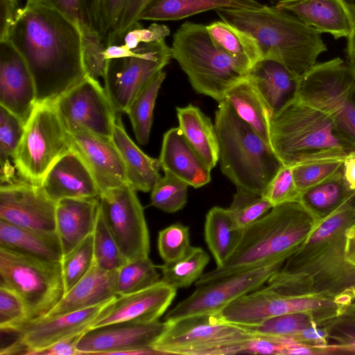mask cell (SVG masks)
Wrapping results in <instances>:
<instances>
[{"label": "cell", "mask_w": 355, "mask_h": 355, "mask_svg": "<svg viewBox=\"0 0 355 355\" xmlns=\"http://www.w3.org/2000/svg\"><path fill=\"white\" fill-rule=\"evenodd\" d=\"M261 196L273 207L286 202L300 201L301 193L294 181L293 167L282 165Z\"/></svg>", "instance_id": "cell-49"}, {"label": "cell", "mask_w": 355, "mask_h": 355, "mask_svg": "<svg viewBox=\"0 0 355 355\" xmlns=\"http://www.w3.org/2000/svg\"><path fill=\"white\" fill-rule=\"evenodd\" d=\"M342 315L331 311L299 312L272 317L250 324H234L254 336L286 338L304 329L324 326Z\"/></svg>", "instance_id": "cell-34"}, {"label": "cell", "mask_w": 355, "mask_h": 355, "mask_svg": "<svg viewBox=\"0 0 355 355\" xmlns=\"http://www.w3.org/2000/svg\"><path fill=\"white\" fill-rule=\"evenodd\" d=\"M214 124L222 173L236 187L262 195L282 166L271 146L225 99L218 103Z\"/></svg>", "instance_id": "cell-6"}, {"label": "cell", "mask_w": 355, "mask_h": 355, "mask_svg": "<svg viewBox=\"0 0 355 355\" xmlns=\"http://www.w3.org/2000/svg\"><path fill=\"white\" fill-rule=\"evenodd\" d=\"M209 259L205 250L192 246L182 258L157 267L162 271V281L176 289L183 288L190 286L201 277Z\"/></svg>", "instance_id": "cell-41"}, {"label": "cell", "mask_w": 355, "mask_h": 355, "mask_svg": "<svg viewBox=\"0 0 355 355\" xmlns=\"http://www.w3.org/2000/svg\"><path fill=\"white\" fill-rule=\"evenodd\" d=\"M248 76L273 115L294 95L297 78L275 60L261 59L249 71Z\"/></svg>", "instance_id": "cell-32"}, {"label": "cell", "mask_w": 355, "mask_h": 355, "mask_svg": "<svg viewBox=\"0 0 355 355\" xmlns=\"http://www.w3.org/2000/svg\"><path fill=\"white\" fill-rule=\"evenodd\" d=\"M20 8L18 0H0V41L8 40Z\"/></svg>", "instance_id": "cell-56"}, {"label": "cell", "mask_w": 355, "mask_h": 355, "mask_svg": "<svg viewBox=\"0 0 355 355\" xmlns=\"http://www.w3.org/2000/svg\"><path fill=\"white\" fill-rule=\"evenodd\" d=\"M270 146L282 165L320 160L344 161L355 145L326 114L293 96L274 114Z\"/></svg>", "instance_id": "cell-5"}, {"label": "cell", "mask_w": 355, "mask_h": 355, "mask_svg": "<svg viewBox=\"0 0 355 355\" xmlns=\"http://www.w3.org/2000/svg\"><path fill=\"white\" fill-rule=\"evenodd\" d=\"M159 161L164 172L171 173L193 188L202 187L211 181V169L188 143L179 127L164 133Z\"/></svg>", "instance_id": "cell-24"}, {"label": "cell", "mask_w": 355, "mask_h": 355, "mask_svg": "<svg viewBox=\"0 0 355 355\" xmlns=\"http://www.w3.org/2000/svg\"><path fill=\"white\" fill-rule=\"evenodd\" d=\"M189 185L171 173L164 172L153 187L150 193L152 205L167 212L175 213L187 203Z\"/></svg>", "instance_id": "cell-46"}, {"label": "cell", "mask_w": 355, "mask_h": 355, "mask_svg": "<svg viewBox=\"0 0 355 355\" xmlns=\"http://www.w3.org/2000/svg\"><path fill=\"white\" fill-rule=\"evenodd\" d=\"M225 100L237 115L270 145L273 114L248 76L227 92Z\"/></svg>", "instance_id": "cell-33"}, {"label": "cell", "mask_w": 355, "mask_h": 355, "mask_svg": "<svg viewBox=\"0 0 355 355\" xmlns=\"http://www.w3.org/2000/svg\"><path fill=\"white\" fill-rule=\"evenodd\" d=\"M127 0H103L105 34L108 36L114 31Z\"/></svg>", "instance_id": "cell-57"}, {"label": "cell", "mask_w": 355, "mask_h": 355, "mask_svg": "<svg viewBox=\"0 0 355 355\" xmlns=\"http://www.w3.org/2000/svg\"><path fill=\"white\" fill-rule=\"evenodd\" d=\"M25 123L17 116L0 105V164L1 185L21 180L15 175L10 159L15 158L22 139Z\"/></svg>", "instance_id": "cell-40"}, {"label": "cell", "mask_w": 355, "mask_h": 355, "mask_svg": "<svg viewBox=\"0 0 355 355\" xmlns=\"http://www.w3.org/2000/svg\"><path fill=\"white\" fill-rule=\"evenodd\" d=\"M176 293V288L161 279L143 290L118 296L109 313L92 329L120 322L150 323L159 320Z\"/></svg>", "instance_id": "cell-22"}, {"label": "cell", "mask_w": 355, "mask_h": 355, "mask_svg": "<svg viewBox=\"0 0 355 355\" xmlns=\"http://www.w3.org/2000/svg\"><path fill=\"white\" fill-rule=\"evenodd\" d=\"M99 211V197L64 198L56 202V232L63 255L94 232Z\"/></svg>", "instance_id": "cell-27"}, {"label": "cell", "mask_w": 355, "mask_h": 355, "mask_svg": "<svg viewBox=\"0 0 355 355\" xmlns=\"http://www.w3.org/2000/svg\"><path fill=\"white\" fill-rule=\"evenodd\" d=\"M112 139L123 159L128 183L137 191H150L161 178L159 159L145 154L130 138L118 114Z\"/></svg>", "instance_id": "cell-28"}, {"label": "cell", "mask_w": 355, "mask_h": 355, "mask_svg": "<svg viewBox=\"0 0 355 355\" xmlns=\"http://www.w3.org/2000/svg\"><path fill=\"white\" fill-rule=\"evenodd\" d=\"M355 26V0H339Z\"/></svg>", "instance_id": "cell-61"}, {"label": "cell", "mask_w": 355, "mask_h": 355, "mask_svg": "<svg viewBox=\"0 0 355 355\" xmlns=\"http://www.w3.org/2000/svg\"><path fill=\"white\" fill-rule=\"evenodd\" d=\"M171 58V48L164 40L141 44L128 56L107 60L104 88L116 112H125L141 89Z\"/></svg>", "instance_id": "cell-12"}, {"label": "cell", "mask_w": 355, "mask_h": 355, "mask_svg": "<svg viewBox=\"0 0 355 355\" xmlns=\"http://www.w3.org/2000/svg\"><path fill=\"white\" fill-rule=\"evenodd\" d=\"M60 263L66 293L87 274L94 265L93 233L64 254Z\"/></svg>", "instance_id": "cell-45"}, {"label": "cell", "mask_w": 355, "mask_h": 355, "mask_svg": "<svg viewBox=\"0 0 355 355\" xmlns=\"http://www.w3.org/2000/svg\"><path fill=\"white\" fill-rule=\"evenodd\" d=\"M164 322V331L153 344L162 354H245L248 343L254 337L223 320L219 313Z\"/></svg>", "instance_id": "cell-10"}, {"label": "cell", "mask_w": 355, "mask_h": 355, "mask_svg": "<svg viewBox=\"0 0 355 355\" xmlns=\"http://www.w3.org/2000/svg\"><path fill=\"white\" fill-rule=\"evenodd\" d=\"M0 247L51 261H61L63 257L58 233H42L3 220H0Z\"/></svg>", "instance_id": "cell-30"}, {"label": "cell", "mask_w": 355, "mask_h": 355, "mask_svg": "<svg viewBox=\"0 0 355 355\" xmlns=\"http://www.w3.org/2000/svg\"><path fill=\"white\" fill-rule=\"evenodd\" d=\"M286 259L269 261L218 281L196 286L193 293L164 315L175 321L197 315L214 314L238 297L261 288Z\"/></svg>", "instance_id": "cell-14"}, {"label": "cell", "mask_w": 355, "mask_h": 355, "mask_svg": "<svg viewBox=\"0 0 355 355\" xmlns=\"http://www.w3.org/2000/svg\"><path fill=\"white\" fill-rule=\"evenodd\" d=\"M94 263L106 270H118L128 260L120 250L116 241L98 211L93 232Z\"/></svg>", "instance_id": "cell-44"}, {"label": "cell", "mask_w": 355, "mask_h": 355, "mask_svg": "<svg viewBox=\"0 0 355 355\" xmlns=\"http://www.w3.org/2000/svg\"><path fill=\"white\" fill-rule=\"evenodd\" d=\"M148 0H127L114 31L107 39V44L121 43L125 33L139 23L138 15Z\"/></svg>", "instance_id": "cell-53"}, {"label": "cell", "mask_w": 355, "mask_h": 355, "mask_svg": "<svg viewBox=\"0 0 355 355\" xmlns=\"http://www.w3.org/2000/svg\"><path fill=\"white\" fill-rule=\"evenodd\" d=\"M157 268L148 257L128 261L117 271V295L135 293L159 282Z\"/></svg>", "instance_id": "cell-42"}, {"label": "cell", "mask_w": 355, "mask_h": 355, "mask_svg": "<svg viewBox=\"0 0 355 355\" xmlns=\"http://www.w3.org/2000/svg\"><path fill=\"white\" fill-rule=\"evenodd\" d=\"M343 170L347 182L352 189L355 190V153L345 159Z\"/></svg>", "instance_id": "cell-58"}, {"label": "cell", "mask_w": 355, "mask_h": 355, "mask_svg": "<svg viewBox=\"0 0 355 355\" xmlns=\"http://www.w3.org/2000/svg\"><path fill=\"white\" fill-rule=\"evenodd\" d=\"M166 327L165 322H120L88 330L78 344L81 354H117L135 347H153Z\"/></svg>", "instance_id": "cell-21"}, {"label": "cell", "mask_w": 355, "mask_h": 355, "mask_svg": "<svg viewBox=\"0 0 355 355\" xmlns=\"http://www.w3.org/2000/svg\"><path fill=\"white\" fill-rule=\"evenodd\" d=\"M215 11L222 21L254 37L262 59L280 63L295 78L313 67L319 55L327 51L320 33L275 6Z\"/></svg>", "instance_id": "cell-4"}, {"label": "cell", "mask_w": 355, "mask_h": 355, "mask_svg": "<svg viewBox=\"0 0 355 355\" xmlns=\"http://www.w3.org/2000/svg\"><path fill=\"white\" fill-rule=\"evenodd\" d=\"M8 40L33 75L36 103L55 102L87 76L81 30L54 9L26 2L10 28Z\"/></svg>", "instance_id": "cell-2"}, {"label": "cell", "mask_w": 355, "mask_h": 355, "mask_svg": "<svg viewBox=\"0 0 355 355\" xmlns=\"http://www.w3.org/2000/svg\"><path fill=\"white\" fill-rule=\"evenodd\" d=\"M55 105L68 132L80 129L112 139L119 112L97 79L86 76Z\"/></svg>", "instance_id": "cell-16"}, {"label": "cell", "mask_w": 355, "mask_h": 355, "mask_svg": "<svg viewBox=\"0 0 355 355\" xmlns=\"http://www.w3.org/2000/svg\"><path fill=\"white\" fill-rule=\"evenodd\" d=\"M354 308L313 295H283L261 287L234 300L219 314L227 322L250 324L268 318L299 312L331 311L343 315Z\"/></svg>", "instance_id": "cell-13"}, {"label": "cell", "mask_w": 355, "mask_h": 355, "mask_svg": "<svg viewBox=\"0 0 355 355\" xmlns=\"http://www.w3.org/2000/svg\"><path fill=\"white\" fill-rule=\"evenodd\" d=\"M236 188V191L227 209L232 219L233 228L242 231L261 218L273 206L259 193Z\"/></svg>", "instance_id": "cell-43"}, {"label": "cell", "mask_w": 355, "mask_h": 355, "mask_svg": "<svg viewBox=\"0 0 355 355\" xmlns=\"http://www.w3.org/2000/svg\"><path fill=\"white\" fill-rule=\"evenodd\" d=\"M26 2L54 9L77 24L81 32L96 33L106 40L103 0H26Z\"/></svg>", "instance_id": "cell-38"}, {"label": "cell", "mask_w": 355, "mask_h": 355, "mask_svg": "<svg viewBox=\"0 0 355 355\" xmlns=\"http://www.w3.org/2000/svg\"><path fill=\"white\" fill-rule=\"evenodd\" d=\"M0 105L24 123L36 105V86L25 60L7 40L0 41Z\"/></svg>", "instance_id": "cell-20"}, {"label": "cell", "mask_w": 355, "mask_h": 355, "mask_svg": "<svg viewBox=\"0 0 355 355\" xmlns=\"http://www.w3.org/2000/svg\"><path fill=\"white\" fill-rule=\"evenodd\" d=\"M70 149L69 134L55 102L36 103L25 123L14 166L21 179L40 186L52 165Z\"/></svg>", "instance_id": "cell-11"}, {"label": "cell", "mask_w": 355, "mask_h": 355, "mask_svg": "<svg viewBox=\"0 0 355 355\" xmlns=\"http://www.w3.org/2000/svg\"><path fill=\"white\" fill-rule=\"evenodd\" d=\"M87 331L76 334L62 338L44 348L36 350L31 355H80L78 344Z\"/></svg>", "instance_id": "cell-55"}, {"label": "cell", "mask_w": 355, "mask_h": 355, "mask_svg": "<svg viewBox=\"0 0 355 355\" xmlns=\"http://www.w3.org/2000/svg\"><path fill=\"white\" fill-rule=\"evenodd\" d=\"M40 187L55 202L64 198H98L101 195L89 168L72 149L52 165Z\"/></svg>", "instance_id": "cell-23"}, {"label": "cell", "mask_w": 355, "mask_h": 355, "mask_svg": "<svg viewBox=\"0 0 355 355\" xmlns=\"http://www.w3.org/2000/svg\"><path fill=\"white\" fill-rule=\"evenodd\" d=\"M343 162L340 159H320L292 166L294 181L301 195L335 175L342 168Z\"/></svg>", "instance_id": "cell-47"}, {"label": "cell", "mask_w": 355, "mask_h": 355, "mask_svg": "<svg viewBox=\"0 0 355 355\" xmlns=\"http://www.w3.org/2000/svg\"><path fill=\"white\" fill-rule=\"evenodd\" d=\"M117 271L104 270L94 263L87 274L64 294L47 315L40 320L89 308L117 297Z\"/></svg>", "instance_id": "cell-26"}, {"label": "cell", "mask_w": 355, "mask_h": 355, "mask_svg": "<svg viewBox=\"0 0 355 355\" xmlns=\"http://www.w3.org/2000/svg\"><path fill=\"white\" fill-rule=\"evenodd\" d=\"M165 77L166 73L163 70L155 74L134 98L125 112L141 145L148 142L155 101Z\"/></svg>", "instance_id": "cell-39"}, {"label": "cell", "mask_w": 355, "mask_h": 355, "mask_svg": "<svg viewBox=\"0 0 355 355\" xmlns=\"http://www.w3.org/2000/svg\"><path fill=\"white\" fill-rule=\"evenodd\" d=\"M171 48L193 89L218 103L248 76L242 66L216 45L205 25L184 23L173 35Z\"/></svg>", "instance_id": "cell-7"}, {"label": "cell", "mask_w": 355, "mask_h": 355, "mask_svg": "<svg viewBox=\"0 0 355 355\" xmlns=\"http://www.w3.org/2000/svg\"><path fill=\"white\" fill-rule=\"evenodd\" d=\"M345 257L355 266V224L350 227L346 233Z\"/></svg>", "instance_id": "cell-59"}, {"label": "cell", "mask_w": 355, "mask_h": 355, "mask_svg": "<svg viewBox=\"0 0 355 355\" xmlns=\"http://www.w3.org/2000/svg\"><path fill=\"white\" fill-rule=\"evenodd\" d=\"M170 32L168 26L164 24L153 23L147 28H143L139 22L125 33L121 43L132 50L143 43L164 40Z\"/></svg>", "instance_id": "cell-52"}, {"label": "cell", "mask_w": 355, "mask_h": 355, "mask_svg": "<svg viewBox=\"0 0 355 355\" xmlns=\"http://www.w3.org/2000/svg\"><path fill=\"white\" fill-rule=\"evenodd\" d=\"M318 222L300 201L273 207L241 231L227 261L203 273L196 286L214 282L277 259H287L307 239Z\"/></svg>", "instance_id": "cell-3"}, {"label": "cell", "mask_w": 355, "mask_h": 355, "mask_svg": "<svg viewBox=\"0 0 355 355\" xmlns=\"http://www.w3.org/2000/svg\"><path fill=\"white\" fill-rule=\"evenodd\" d=\"M263 6L256 0H148L141 10L138 21L179 20L211 10Z\"/></svg>", "instance_id": "cell-29"}, {"label": "cell", "mask_w": 355, "mask_h": 355, "mask_svg": "<svg viewBox=\"0 0 355 355\" xmlns=\"http://www.w3.org/2000/svg\"><path fill=\"white\" fill-rule=\"evenodd\" d=\"M347 62L355 71V26L351 34L347 37Z\"/></svg>", "instance_id": "cell-60"}, {"label": "cell", "mask_w": 355, "mask_h": 355, "mask_svg": "<svg viewBox=\"0 0 355 355\" xmlns=\"http://www.w3.org/2000/svg\"><path fill=\"white\" fill-rule=\"evenodd\" d=\"M0 286L20 297L26 308L27 322L44 317L65 294L60 261L44 260L1 247Z\"/></svg>", "instance_id": "cell-9"}, {"label": "cell", "mask_w": 355, "mask_h": 355, "mask_svg": "<svg viewBox=\"0 0 355 355\" xmlns=\"http://www.w3.org/2000/svg\"><path fill=\"white\" fill-rule=\"evenodd\" d=\"M286 10L320 33L335 39L347 37L354 25L339 0H279L275 6Z\"/></svg>", "instance_id": "cell-25"}, {"label": "cell", "mask_w": 355, "mask_h": 355, "mask_svg": "<svg viewBox=\"0 0 355 355\" xmlns=\"http://www.w3.org/2000/svg\"><path fill=\"white\" fill-rule=\"evenodd\" d=\"M68 134L71 149L89 168L101 194L128 183L123 159L112 139L80 129Z\"/></svg>", "instance_id": "cell-19"}, {"label": "cell", "mask_w": 355, "mask_h": 355, "mask_svg": "<svg viewBox=\"0 0 355 355\" xmlns=\"http://www.w3.org/2000/svg\"><path fill=\"white\" fill-rule=\"evenodd\" d=\"M28 321L22 300L9 288L0 286V329L15 332Z\"/></svg>", "instance_id": "cell-50"}, {"label": "cell", "mask_w": 355, "mask_h": 355, "mask_svg": "<svg viewBox=\"0 0 355 355\" xmlns=\"http://www.w3.org/2000/svg\"><path fill=\"white\" fill-rule=\"evenodd\" d=\"M117 297L55 318L27 322L14 332L17 334L16 339L1 348L0 354L31 355L62 338L87 331L109 313Z\"/></svg>", "instance_id": "cell-17"}, {"label": "cell", "mask_w": 355, "mask_h": 355, "mask_svg": "<svg viewBox=\"0 0 355 355\" xmlns=\"http://www.w3.org/2000/svg\"><path fill=\"white\" fill-rule=\"evenodd\" d=\"M354 224L355 193L318 223L264 287L283 295L322 296L355 308V266L345 257L346 233Z\"/></svg>", "instance_id": "cell-1"}, {"label": "cell", "mask_w": 355, "mask_h": 355, "mask_svg": "<svg viewBox=\"0 0 355 355\" xmlns=\"http://www.w3.org/2000/svg\"><path fill=\"white\" fill-rule=\"evenodd\" d=\"M136 192L126 183L99 196L100 211L128 261L148 257L150 252L149 232Z\"/></svg>", "instance_id": "cell-15"}, {"label": "cell", "mask_w": 355, "mask_h": 355, "mask_svg": "<svg viewBox=\"0 0 355 355\" xmlns=\"http://www.w3.org/2000/svg\"><path fill=\"white\" fill-rule=\"evenodd\" d=\"M56 202L40 186L23 180L0 187V220L45 234H55Z\"/></svg>", "instance_id": "cell-18"}, {"label": "cell", "mask_w": 355, "mask_h": 355, "mask_svg": "<svg viewBox=\"0 0 355 355\" xmlns=\"http://www.w3.org/2000/svg\"><path fill=\"white\" fill-rule=\"evenodd\" d=\"M191 247L188 226L177 223L159 232L157 248L164 263H171L182 258Z\"/></svg>", "instance_id": "cell-48"}, {"label": "cell", "mask_w": 355, "mask_h": 355, "mask_svg": "<svg viewBox=\"0 0 355 355\" xmlns=\"http://www.w3.org/2000/svg\"><path fill=\"white\" fill-rule=\"evenodd\" d=\"M83 60L87 75L97 79L105 76L107 62L105 51L107 44L101 35L90 31L82 32Z\"/></svg>", "instance_id": "cell-51"}, {"label": "cell", "mask_w": 355, "mask_h": 355, "mask_svg": "<svg viewBox=\"0 0 355 355\" xmlns=\"http://www.w3.org/2000/svg\"><path fill=\"white\" fill-rule=\"evenodd\" d=\"M293 341L279 337L254 336L248 343L245 354H285Z\"/></svg>", "instance_id": "cell-54"}, {"label": "cell", "mask_w": 355, "mask_h": 355, "mask_svg": "<svg viewBox=\"0 0 355 355\" xmlns=\"http://www.w3.org/2000/svg\"><path fill=\"white\" fill-rule=\"evenodd\" d=\"M207 28L216 45L248 72L262 59L257 41L246 32L224 21Z\"/></svg>", "instance_id": "cell-35"}, {"label": "cell", "mask_w": 355, "mask_h": 355, "mask_svg": "<svg viewBox=\"0 0 355 355\" xmlns=\"http://www.w3.org/2000/svg\"><path fill=\"white\" fill-rule=\"evenodd\" d=\"M354 193L345 178L342 167L329 179L302 193L300 202L319 223L335 212Z\"/></svg>", "instance_id": "cell-36"}, {"label": "cell", "mask_w": 355, "mask_h": 355, "mask_svg": "<svg viewBox=\"0 0 355 355\" xmlns=\"http://www.w3.org/2000/svg\"><path fill=\"white\" fill-rule=\"evenodd\" d=\"M293 97L329 116L355 145V71L337 57L297 78Z\"/></svg>", "instance_id": "cell-8"}, {"label": "cell", "mask_w": 355, "mask_h": 355, "mask_svg": "<svg viewBox=\"0 0 355 355\" xmlns=\"http://www.w3.org/2000/svg\"><path fill=\"white\" fill-rule=\"evenodd\" d=\"M241 234L233 228V222L227 209L214 207L205 217V240L212 254L216 268L222 267L232 254Z\"/></svg>", "instance_id": "cell-37"}, {"label": "cell", "mask_w": 355, "mask_h": 355, "mask_svg": "<svg viewBox=\"0 0 355 355\" xmlns=\"http://www.w3.org/2000/svg\"><path fill=\"white\" fill-rule=\"evenodd\" d=\"M179 128L186 140L211 170L218 162V143L214 124L192 104L176 107Z\"/></svg>", "instance_id": "cell-31"}]
</instances>
